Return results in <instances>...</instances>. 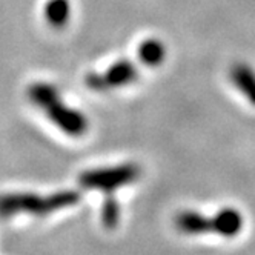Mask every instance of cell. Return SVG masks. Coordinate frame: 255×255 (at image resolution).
I'll return each mask as SVG.
<instances>
[{"label":"cell","mask_w":255,"mask_h":255,"mask_svg":"<svg viewBox=\"0 0 255 255\" xmlns=\"http://www.w3.org/2000/svg\"><path fill=\"white\" fill-rule=\"evenodd\" d=\"M177 229L181 235L220 237L234 239L243 231V217L234 208H223L212 218L197 211H185L177 215Z\"/></svg>","instance_id":"cell-1"},{"label":"cell","mask_w":255,"mask_h":255,"mask_svg":"<svg viewBox=\"0 0 255 255\" xmlns=\"http://www.w3.org/2000/svg\"><path fill=\"white\" fill-rule=\"evenodd\" d=\"M28 96L31 102L43 109L48 119L65 134L79 137L86 132V117L77 109L69 108L62 102L57 88H54L49 83H34L28 89Z\"/></svg>","instance_id":"cell-2"},{"label":"cell","mask_w":255,"mask_h":255,"mask_svg":"<svg viewBox=\"0 0 255 255\" xmlns=\"http://www.w3.org/2000/svg\"><path fill=\"white\" fill-rule=\"evenodd\" d=\"M80 202L77 191H59L48 197L29 192H12L0 195V215L9 217L19 212H29L35 215H46L60 209L76 206Z\"/></svg>","instance_id":"cell-3"},{"label":"cell","mask_w":255,"mask_h":255,"mask_svg":"<svg viewBox=\"0 0 255 255\" xmlns=\"http://www.w3.org/2000/svg\"><path fill=\"white\" fill-rule=\"evenodd\" d=\"M140 168L132 163L114 166V168H99L89 169L80 174L79 183L86 189H99L105 194H113L116 189L123 188L138 178Z\"/></svg>","instance_id":"cell-4"},{"label":"cell","mask_w":255,"mask_h":255,"mask_svg":"<svg viewBox=\"0 0 255 255\" xmlns=\"http://www.w3.org/2000/svg\"><path fill=\"white\" fill-rule=\"evenodd\" d=\"M231 80L240 93L255 106V72L246 63H235L231 68Z\"/></svg>","instance_id":"cell-5"},{"label":"cell","mask_w":255,"mask_h":255,"mask_svg":"<svg viewBox=\"0 0 255 255\" xmlns=\"http://www.w3.org/2000/svg\"><path fill=\"white\" fill-rule=\"evenodd\" d=\"M105 83L106 88H119L129 85L137 79V69L129 60H119L114 65L109 66L105 72Z\"/></svg>","instance_id":"cell-6"},{"label":"cell","mask_w":255,"mask_h":255,"mask_svg":"<svg viewBox=\"0 0 255 255\" xmlns=\"http://www.w3.org/2000/svg\"><path fill=\"white\" fill-rule=\"evenodd\" d=\"M71 14L69 0H48L45 5V17L51 26L62 28L68 23Z\"/></svg>","instance_id":"cell-7"},{"label":"cell","mask_w":255,"mask_h":255,"mask_svg":"<svg viewBox=\"0 0 255 255\" xmlns=\"http://www.w3.org/2000/svg\"><path fill=\"white\" fill-rule=\"evenodd\" d=\"M165 56H166V49L160 40L148 39L141 42V45L138 46V59L141 60V63L148 66L160 65L165 60Z\"/></svg>","instance_id":"cell-8"},{"label":"cell","mask_w":255,"mask_h":255,"mask_svg":"<svg viewBox=\"0 0 255 255\" xmlns=\"http://www.w3.org/2000/svg\"><path fill=\"white\" fill-rule=\"evenodd\" d=\"M86 85H88V88L94 89V91H105V89H108L103 76H97V74H88L86 76Z\"/></svg>","instance_id":"cell-9"}]
</instances>
